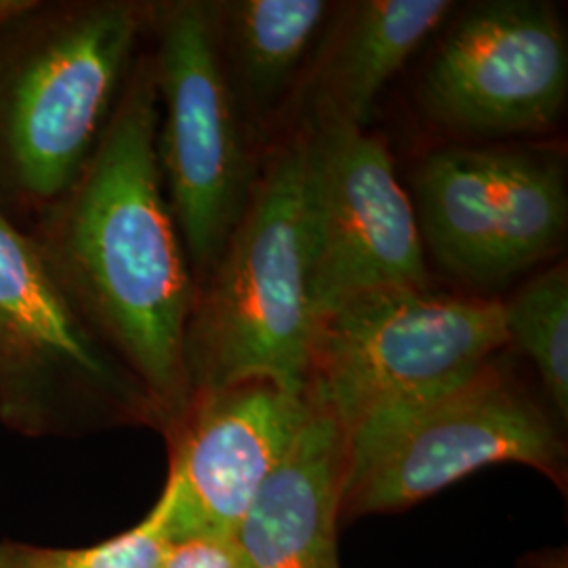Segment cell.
Segmentation results:
<instances>
[{
    "label": "cell",
    "instance_id": "obj_3",
    "mask_svg": "<svg viewBox=\"0 0 568 568\" xmlns=\"http://www.w3.org/2000/svg\"><path fill=\"white\" fill-rule=\"evenodd\" d=\"M316 328L295 138L265 164L222 257L196 286L183 345L192 396L243 382L305 394Z\"/></svg>",
    "mask_w": 568,
    "mask_h": 568
},
{
    "label": "cell",
    "instance_id": "obj_15",
    "mask_svg": "<svg viewBox=\"0 0 568 568\" xmlns=\"http://www.w3.org/2000/svg\"><path fill=\"white\" fill-rule=\"evenodd\" d=\"M509 344L520 345L537 366L556 413L568 415V272L556 264L530 278L504 304Z\"/></svg>",
    "mask_w": 568,
    "mask_h": 568
},
{
    "label": "cell",
    "instance_id": "obj_14",
    "mask_svg": "<svg viewBox=\"0 0 568 568\" xmlns=\"http://www.w3.org/2000/svg\"><path fill=\"white\" fill-rule=\"evenodd\" d=\"M328 13L323 0L220 2L230 79L255 105H270L297 74Z\"/></svg>",
    "mask_w": 568,
    "mask_h": 568
},
{
    "label": "cell",
    "instance_id": "obj_7",
    "mask_svg": "<svg viewBox=\"0 0 568 568\" xmlns=\"http://www.w3.org/2000/svg\"><path fill=\"white\" fill-rule=\"evenodd\" d=\"M297 142L316 321L366 293L427 288L415 206L386 143L318 102Z\"/></svg>",
    "mask_w": 568,
    "mask_h": 568
},
{
    "label": "cell",
    "instance_id": "obj_11",
    "mask_svg": "<svg viewBox=\"0 0 568 568\" xmlns=\"http://www.w3.org/2000/svg\"><path fill=\"white\" fill-rule=\"evenodd\" d=\"M307 413L310 389L293 394L270 382L194 394L173 427L171 467L161 495L169 539L234 535Z\"/></svg>",
    "mask_w": 568,
    "mask_h": 568
},
{
    "label": "cell",
    "instance_id": "obj_5",
    "mask_svg": "<svg viewBox=\"0 0 568 568\" xmlns=\"http://www.w3.org/2000/svg\"><path fill=\"white\" fill-rule=\"evenodd\" d=\"M508 344L501 302L384 288L318 323L310 392L349 429L464 386Z\"/></svg>",
    "mask_w": 568,
    "mask_h": 568
},
{
    "label": "cell",
    "instance_id": "obj_17",
    "mask_svg": "<svg viewBox=\"0 0 568 568\" xmlns=\"http://www.w3.org/2000/svg\"><path fill=\"white\" fill-rule=\"evenodd\" d=\"M159 568H243L236 535H194L171 541Z\"/></svg>",
    "mask_w": 568,
    "mask_h": 568
},
{
    "label": "cell",
    "instance_id": "obj_2",
    "mask_svg": "<svg viewBox=\"0 0 568 568\" xmlns=\"http://www.w3.org/2000/svg\"><path fill=\"white\" fill-rule=\"evenodd\" d=\"M148 2L0 0V213L21 227L81 178L148 34Z\"/></svg>",
    "mask_w": 568,
    "mask_h": 568
},
{
    "label": "cell",
    "instance_id": "obj_6",
    "mask_svg": "<svg viewBox=\"0 0 568 568\" xmlns=\"http://www.w3.org/2000/svg\"><path fill=\"white\" fill-rule=\"evenodd\" d=\"M345 432L342 514L415 506L499 464L560 478L562 443L541 408L493 366L424 403L389 408Z\"/></svg>",
    "mask_w": 568,
    "mask_h": 568
},
{
    "label": "cell",
    "instance_id": "obj_9",
    "mask_svg": "<svg viewBox=\"0 0 568 568\" xmlns=\"http://www.w3.org/2000/svg\"><path fill=\"white\" fill-rule=\"evenodd\" d=\"M108 403L156 417L32 236L0 213V417L47 434Z\"/></svg>",
    "mask_w": 568,
    "mask_h": 568
},
{
    "label": "cell",
    "instance_id": "obj_13",
    "mask_svg": "<svg viewBox=\"0 0 568 568\" xmlns=\"http://www.w3.org/2000/svg\"><path fill=\"white\" fill-rule=\"evenodd\" d=\"M448 0L349 4L321 61L316 102L366 129L386 82L453 11Z\"/></svg>",
    "mask_w": 568,
    "mask_h": 568
},
{
    "label": "cell",
    "instance_id": "obj_12",
    "mask_svg": "<svg viewBox=\"0 0 568 568\" xmlns=\"http://www.w3.org/2000/svg\"><path fill=\"white\" fill-rule=\"evenodd\" d=\"M344 476V427L310 392L304 426L234 532L241 567L342 568Z\"/></svg>",
    "mask_w": 568,
    "mask_h": 568
},
{
    "label": "cell",
    "instance_id": "obj_4",
    "mask_svg": "<svg viewBox=\"0 0 568 568\" xmlns=\"http://www.w3.org/2000/svg\"><path fill=\"white\" fill-rule=\"evenodd\" d=\"M156 154L196 286L224 253L255 185L225 63L220 2H150Z\"/></svg>",
    "mask_w": 568,
    "mask_h": 568
},
{
    "label": "cell",
    "instance_id": "obj_10",
    "mask_svg": "<svg viewBox=\"0 0 568 568\" xmlns=\"http://www.w3.org/2000/svg\"><path fill=\"white\" fill-rule=\"evenodd\" d=\"M568 47L556 9L493 0L457 21L422 84L427 116L462 135L546 131L567 102Z\"/></svg>",
    "mask_w": 568,
    "mask_h": 568
},
{
    "label": "cell",
    "instance_id": "obj_8",
    "mask_svg": "<svg viewBox=\"0 0 568 568\" xmlns=\"http://www.w3.org/2000/svg\"><path fill=\"white\" fill-rule=\"evenodd\" d=\"M422 241L462 281L493 286L549 257L567 232L565 166L523 148L450 145L413 175Z\"/></svg>",
    "mask_w": 568,
    "mask_h": 568
},
{
    "label": "cell",
    "instance_id": "obj_1",
    "mask_svg": "<svg viewBox=\"0 0 568 568\" xmlns=\"http://www.w3.org/2000/svg\"><path fill=\"white\" fill-rule=\"evenodd\" d=\"M156 131L154 68L142 51L81 178L23 230L154 415L175 427L192 403L183 345L196 283L166 201Z\"/></svg>",
    "mask_w": 568,
    "mask_h": 568
},
{
    "label": "cell",
    "instance_id": "obj_16",
    "mask_svg": "<svg viewBox=\"0 0 568 568\" xmlns=\"http://www.w3.org/2000/svg\"><path fill=\"white\" fill-rule=\"evenodd\" d=\"M169 544L166 504L159 497L138 527L98 546L55 549L0 541V568H159Z\"/></svg>",
    "mask_w": 568,
    "mask_h": 568
}]
</instances>
